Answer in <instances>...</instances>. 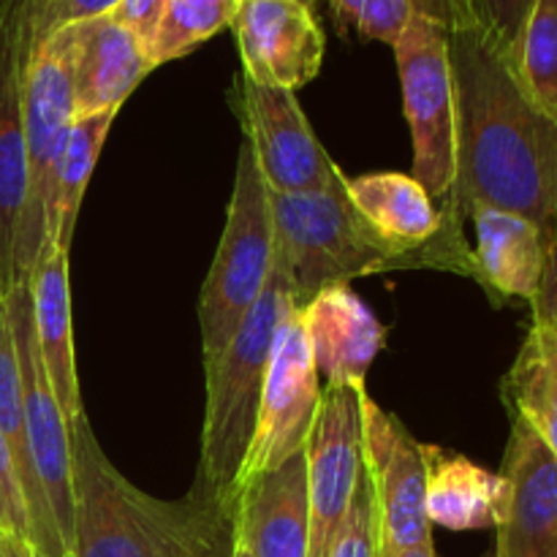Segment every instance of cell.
<instances>
[{"label":"cell","mask_w":557,"mask_h":557,"mask_svg":"<svg viewBox=\"0 0 557 557\" xmlns=\"http://www.w3.org/2000/svg\"><path fill=\"white\" fill-rule=\"evenodd\" d=\"M457 166L441 201L444 221L466 223L473 205L517 212L557 243V123L517 85L504 54L476 30L449 33Z\"/></svg>","instance_id":"obj_1"},{"label":"cell","mask_w":557,"mask_h":557,"mask_svg":"<svg viewBox=\"0 0 557 557\" xmlns=\"http://www.w3.org/2000/svg\"><path fill=\"white\" fill-rule=\"evenodd\" d=\"M74 473V528L69 557H188L234 509L190 490L180 500L141 493L109 462L79 417L69 428Z\"/></svg>","instance_id":"obj_2"},{"label":"cell","mask_w":557,"mask_h":557,"mask_svg":"<svg viewBox=\"0 0 557 557\" xmlns=\"http://www.w3.org/2000/svg\"><path fill=\"white\" fill-rule=\"evenodd\" d=\"M286 275L272 267L264 294L245 315L243 326L232 337L221 357L207 364V408L201 428L199 476L194 490L232 509L239 487V473L248 460L259 424L261 392L270 368L272 343L277 324L292 305Z\"/></svg>","instance_id":"obj_3"},{"label":"cell","mask_w":557,"mask_h":557,"mask_svg":"<svg viewBox=\"0 0 557 557\" xmlns=\"http://www.w3.org/2000/svg\"><path fill=\"white\" fill-rule=\"evenodd\" d=\"M270 210L275 264L286 275L297 310L330 286H348L354 277L413 267L406 253L392 248L359 215L348 199L343 172L319 190H270Z\"/></svg>","instance_id":"obj_4"},{"label":"cell","mask_w":557,"mask_h":557,"mask_svg":"<svg viewBox=\"0 0 557 557\" xmlns=\"http://www.w3.org/2000/svg\"><path fill=\"white\" fill-rule=\"evenodd\" d=\"M272 267H275V228H272L270 188L261 180L253 150L243 139L226 226L199 297L205 368L215 362L237 335L245 315L264 294Z\"/></svg>","instance_id":"obj_5"},{"label":"cell","mask_w":557,"mask_h":557,"mask_svg":"<svg viewBox=\"0 0 557 557\" xmlns=\"http://www.w3.org/2000/svg\"><path fill=\"white\" fill-rule=\"evenodd\" d=\"M71 49L65 30H54L33 49L22 87L25 120L27 196L16 234V277L30 281L33 270L49 248V215L54 199V174L69 128L74 123Z\"/></svg>","instance_id":"obj_6"},{"label":"cell","mask_w":557,"mask_h":557,"mask_svg":"<svg viewBox=\"0 0 557 557\" xmlns=\"http://www.w3.org/2000/svg\"><path fill=\"white\" fill-rule=\"evenodd\" d=\"M403 87V112L413 139V180L444 201L455 183L457 112L449 33L424 16H413L395 44Z\"/></svg>","instance_id":"obj_7"},{"label":"cell","mask_w":557,"mask_h":557,"mask_svg":"<svg viewBox=\"0 0 557 557\" xmlns=\"http://www.w3.org/2000/svg\"><path fill=\"white\" fill-rule=\"evenodd\" d=\"M362 466L373 487L381 557H400L433 542V525L424 511V444L368 392H362Z\"/></svg>","instance_id":"obj_8"},{"label":"cell","mask_w":557,"mask_h":557,"mask_svg":"<svg viewBox=\"0 0 557 557\" xmlns=\"http://www.w3.org/2000/svg\"><path fill=\"white\" fill-rule=\"evenodd\" d=\"M11 337H14L16 364L22 379V408H25V435L33 468L49 500L58 531L63 536L65 555L74 528V473H71L69 422L58 406L52 384L44 370L33 324L30 281H22L5 294Z\"/></svg>","instance_id":"obj_9"},{"label":"cell","mask_w":557,"mask_h":557,"mask_svg":"<svg viewBox=\"0 0 557 557\" xmlns=\"http://www.w3.org/2000/svg\"><path fill=\"white\" fill-rule=\"evenodd\" d=\"M362 392L321 386L319 411L305 444L308 460V557H330L362 473Z\"/></svg>","instance_id":"obj_10"},{"label":"cell","mask_w":557,"mask_h":557,"mask_svg":"<svg viewBox=\"0 0 557 557\" xmlns=\"http://www.w3.org/2000/svg\"><path fill=\"white\" fill-rule=\"evenodd\" d=\"M319 370L310 357L297 305L292 302L277 324L275 343H272L270 368H267L264 392H261L259 424H256L248 460L239 473V487L305 449L315 411H319Z\"/></svg>","instance_id":"obj_11"},{"label":"cell","mask_w":557,"mask_h":557,"mask_svg":"<svg viewBox=\"0 0 557 557\" xmlns=\"http://www.w3.org/2000/svg\"><path fill=\"white\" fill-rule=\"evenodd\" d=\"M232 103L261 180L272 194L319 190L337 177L341 169L315 139L292 90L256 85L239 74Z\"/></svg>","instance_id":"obj_12"},{"label":"cell","mask_w":557,"mask_h":557,"mask_svg":"<svg viewBox=\"0 0 557 557\" xmlns=\"http://www.w3.org/2000/svg\"><path fill=\"white\" fill-rule=\"evenodd\" d=\"M38 36V0H0V292L16 277V234L27 196L22 87Z\"/></svg>","instance_id":"obj_13"},{"label":"cell","mask_w":557,"mask_h":557,"mask_svg":"<svg viewBox=\"0 0 557 557\" xmlns=\"http://www.w3.org/2000/svg\"><path fill=\"white\" fill-rule=\"evenodd\" d=\"M232 27L256 85L297 92L319 76L326 38L308 0H239Z\"/></svg>","instance_id":"obj_14"},{"label":"cell","mask_w":557,"mask_h":557,"mask_svg":"<svg viewBox=\"0 0 557 557\" xmlns=\"http://www.w3.org/2000/svg\"><path fill=\"white\" fill-rule=\"evenodd\" d=\"M500 476L506 506L493 557H557V455L520 419H511Z\"/></svg>","instance_id":"obj_15"},{"label":"cell","mask_w":557,"mask_h":557,"mask_svg":"<svg viewBox=\"0 0 557 557\" xmlns=\"http://www.w3.org/2000/svg\"><path fill=\"white\" fill-rule=\"evenodd\" d=\"M71 49V87L76 117L120 112L125 98L152 69L139 38L112 14L60 27Z\"/></svg>","instance_id":"obj_16"},{"label":"cell","mask_w":557,"mask_h":557,"mask_svg":"<svg viewBox=\"0 0 557 557\" xmlns=\"http://www.w3.org/2000/svg\"><path fill=\"white\" fill-rule=\"evenodd\" d=\"M234 531L250 557H308V460L305 449L243 484Z\"/></svg>","instance_id":"obj_17"},{"label":"cell","mask_w":557,"mask_h":557,"mask_svg":"<svg viewBox=\"0 0 557 557\" xmlns=\"http://www.w3.org/2000/svg\"><path fill=\"white\" fill-rule=\"evenodd\" d=\"M466 221L473 223V267L476 283L493 305H533L542 292L549 243L542 228L517 212L473 205Z\"/></svg>","instance_id":"obj_18"},{"label":"cell","mask_w":557,"mask_h":557,"mask_svg":"<svg viewBox=\"0 0 557 557\" xmlns=\"http://www.w3.org/2000/svg\"><path fill=\"white\" fill-rule=\"evenodd\" d=\"M315 370L326 384L359 386L384 348V326L348 286H330L299 308Z\"/></svg>","instance_id":"obj_19"},{"label":"cell","mask_w":557,"mask_h":557,"mask_svg":"<svg viewBox=\"0 0 557 557\" xmlns=\"http://www.w3.org/2000/svg\"><path fill=\"white\" fill-rule=\"evenodd\" d=\"M69 250L49 245L41 261L30 275L33 324H36V343L41 354L44 370L52 384L58 406L65 422L71 424L85 417L76 375L74 354V321H71V283H69Z\"/></svg>","instance_id":"obj_20"},{"label":"cell","mask_w":557,"mask_h":557,"mask_svg":"<svg viewBox=\"0 0 557 557\" xmlns=\"http://www.w3.org/2000/svg\"><path fill=\"white\" fill-rule=\"evenodd\" d=\"M346 190L359 215L413 267H433L430 243L444 228V212L428 190L403 172H373L346 177Z\"/></svg>","instance_id":"obj_21"},{"label":"cell","mask_w":557,"mask_h":557,"mask_svg":"<svg viewBox=\"0 0 557 557\" xmlns=\"http://www.w3.org/2000/svg\"><path fill=\"white\" fill-rule=\"evenodd\" d=\"M424 511L430 525L446 531L498 528L506 506V482L500 473L487 471L455 451H444L441 446H424Z\"/></svg>","instance_id":"obj_22"},{"label":"cell","mask_w":557,"mask_h":557,"mask_svg":"<svg viewBox=\"0 0 557 557\" xmlns=\"http://www.w3.org/2000/svg\"><path fill=\"white\" fill-rule=\"evenodd\" d=\"M0 433H3L5 444H9L16 466V476H20L22 493H25L27 520H30V544L44 557H69L65 555L63 536L58 531V522H54L52 509H49L47 495H44L41 482L36 476V468H33L30 451H27L22 379L3 292H0Z\"/></svg>","instance_id":"obj_23"},{"label":"cell","mask_w":557,"mask_h":557,"mask_svg":"<svg viewBox=\"0 0 557 557\" xmlns=\"http://www.w3.org/2000/svg\"><path fill=\"white\" fill-rule=\"evenodd\" d=\"M500 397L509 417L525 422L557 455V315H533Z\"/></svg>","instance_id":"obj_24"},{"label":"cell","mask_w":557,"mask_h":557,"mask_svg":"<svg viewBox=\"0 0 557 557\" xmlns=\"http://www.w3.org/2000/svg\"><path fill=\"white\" fill-rule=\"evenodd\" d=\"M114 117H117V112H101L74 117V123H71L69 139L60 152L58 174H54V199L52 215H49V245H54V248L71 253L82 199H85L92 169H96Z\"/></svg>","instance_id":"obj_25"},{"label":"cell","mask_w":557,"mask_h":557,"mask_svg":"<svg viewBox=\"0 0 557 557\" xmlns=\"http://www.w3.org/2000/svg\"><path fill=\"white\" fill-rule=\"evenodd\" d=\"M509 65L533 107L557 123V0H533Z\"/></svg>","instance_id":"obj_26"},{"label":"cell","mask_w":557,"mask_h":557,"mask_svg":"<svg viewBox=\"0 0 557 557\" xmlns=\"http://www.w3.org/2000/svg\"><path fill=\"white\" fill-rule=\"evenodd\" d=\"M237 5L239 0H169L147 52L152 69L185 58L212 36L232 27Z\"/></svg>","instance_id":"obj_27"},{"label":"cell","mask_w":557,"mask_h":557,"mask_svg":"<svg viewBox=\"0 0 557 557\" xmlns=\"http://www.w3.org/2000/svg\"><path fill=\"white\" fill-rule=\"evenodd\" d=\"M330 557H381L379 515H375L373 487H370L364 466L362 473H359L346 520H343L335 544L330 549Z\"/></svg>","instance_id":"obj_28"},{"label":"cell","mask_w":557,"mask_h":557,"mask_svg":"<svg viewBox=\"0 0 557 557\" xmlns=\"http://www.w3.org/2000/svg\"><path fill=\"white\" fill-rule=\"evenodd\" d=\"M533 0H471L473 25L511 63L517 38Z\"/></svg>","instance_id":"obj_29"},{"label":"cell","mask_w":557,"mask_h":557,"mask_svg":"<svg viewBox=\"0 0 557 557\" xmlns=\"http://www.w3.org/2000/svg\"><path fill=\"white\" fill-rule=\"evenodd\" d=\"M413 16H417L413 0H364L357 33L370 41H384L392 47Z\"/></svg>","instance_id":"obj_30"},{"label":"cell","mask_w":557,"mask_h":557,"mask_svg":"<svg viewBox=\"0 0 557 557\" xmlns=\"http://www.w3.org/2000/svg\"><path fill=\"white\" fill-rule=\"evenodd\" d=\"M0 525L9 533H16V536L30 542V520H27L25 493H22L14 457H11L3 433H0Z\"/></svg>","instance_id":"obj_31"},{"label":"cell","mask_w":557,"mask_h":557,"mask_svg":"<svg viewBox=\"0 0 557 557\" xmlns=\"http://www.w3.org/2000/svg\"><path fill=\"white\" fill-rule=\"evenodd\" d=\"M117 3L120 0H38V36L44 41L60 27L109 14Z\"/></svg>","instance_id":"obj_32"},{"label":"cell","mask_w":557,"mask_h":557,"mask_svg":"<svg viewBox=\"0 0 557 557\" xmlns=\"http://www.w3.org/2000/svg\"><path fill=\"white\" fill-rule=\"evenodd\" d=\"M166 3L169 0H120L109 14L139 38L145 52H150V44L152 38H156L158 25H161V16L163 11H166ZM147 58H150V54H147Z\"/></svg>","instance_id":"obj_33"},{"label":"cell","mask_w":557,"mask_h":557,"mask_svg":"<svg viewBox=\"0 0 557 557\" xmlns=\"http://www.w3.org/2000/svg\"><path fill=\"white\" fill-rule=\"evenodd\" d=\"M413 11L424 20L435 22L446 33L466 30L473 25L471 0H413Z\"/></svg>","instance_id":"obj_34"},{"label":"cell","mask_w":557,"mask_h":557,"mask_svg":"<svg viewBox=\"0 0 557 557\" xmlns=\"http://www.w3.org/2000/svg\"><path fill=\"white\" fill-rule=\"evenodd\" d=\"M533 315H557V243L549 245L547 270H544L542 292L531 305Z\"/></svg>","instance_id":"obj_35"},{"label":"cell","mask_w":557,"mask_h":557,"mask_svg":"<svg viewBox=\"0 0 557 557\" xmlns=\"http://www.w3.org/2000/svg\"><path fill=\"white\" fill-rule=\"evenodd\" d=\"M234 547H237V531H234V515L201 544L196 553H190L188 557H232Z\"/></svg>","instance_id":"obj_36"},{"label":"cell","mask_w":557,"mask_h":557,"mask_svg":"<svg viewBox=\"0 0 557 557\" xmlns=\"http://www.w3.org/2000/svg\"><path fill=\"white\" fill-rule=\"evenodd\" d=\"M362 3L364 0H326V5L335 14L337 25L348 27V30H357L359 25V14H362Z\"/></svg>","instance_id":"obj_37"},{"label":"cell","mask_w":557,"mask_h":557,"mask_svg":"<svg viewBox=\"0 0 557 557\" xmlns=\"http://www.w3.org/2000/svg\"><path fill=\"white\" fill-rule=\"evenodd\" d=\"M0 557H44L33 547L27 539L16 536V533L0 531Z\"/></svg>","instance_id":"obj_38"},{"label":"cell","mask_w":557,"mask_h":557,"mask_svg":"<svg viewBox=\"0 0 557 557\" xmlns=\"http://www.w3.org/2000/svg\"><path fill=\"white\" fill-rule=\"evenodd\" d=\"M400 557H438V555H435V544L433 542H424V544H419V547L403 553Z\"/></svg>","instance_id":"obj_39"},{"label":"cell","mask_w":557,"mask_h":557,"mask_svg":"<svg viewBox=\"0 0 557 557\" xmlns=\"http://www.w3.org/2000/svg\"><path fill=\"white\" fill-rule=\"evenodd\" d=\"M232 557H250V553L243 547V544L237 542V547H234V555H232Z\"/></svg>","instance_id":"obj_40"},{"label":"cell","mask_w":557,"mask_h":557,"mask_svg":"<svg viewBox=\"0 0 557 557\" xmlns=\"http://www.w3.org/2000/svg\"><path fill=\"white\" fill-rule=\"evenodd\" d=\"M0 531H5V528H3V525H0Z\"/></svg>","instance_id":"obj_41"},{"label":"cell","mask_w":557,"mask_h":557,"mask_svg":"<svg viewBox=\"0 0 557 557\" xmlns=\"http://www.w3.org/2000/svg\"><path fill=\"white\" fill-rule=\"evenodd\" d=\"M308 3H310V0H308Z\"/></svg>","instance_id":"obj_42"}]
</instances>
